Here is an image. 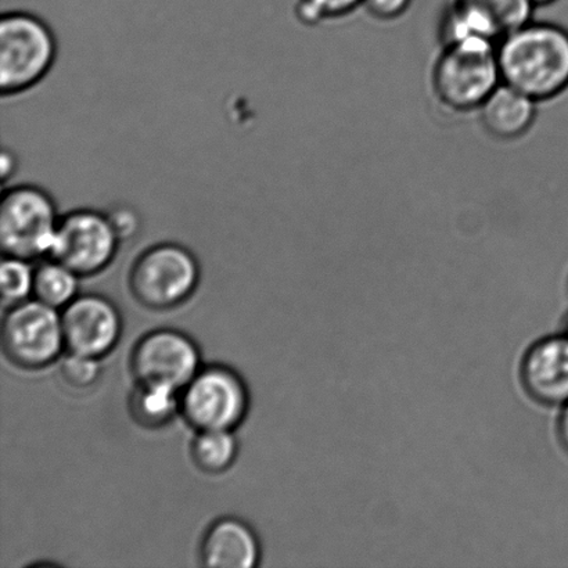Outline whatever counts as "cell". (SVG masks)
<instances>
[{"label":"cell","instance_id":"d6986e66","mask_svg":"<svg viewBox=\"0 0 568 568\" xmlns=\"http://www.w3.org/2000/svg\"><path fill=\"white\" fill-rule=\"evenodd\" d=\"M100 373V359L91 356L69 353L60 364V375L72 388L92 387L99 381Z\"/></svg>","mask_w":568,"mask_h":568},{"label":"cell","instance_id":"9a60e30c","mask_svg":"<svg viewBox=\"0 0 568 568\" xmlns=\"http://www.w3.org/2000/svg\"><path fill=\"white\" fill-rule=\"evenodd\" d=\"M80 292V276L49 258L33 271L32 297L54 310H64Z\"/></svg>","mask_w":568,"mask_h":568},{"label":"cell","instance_id":"2e32d148","mask_svg":"<svg viewBox=\"0 0 568 568\" xmlns=\"http://www.w3.org/2000/svg\"><path fill=\"white\" fill-rule=\"evenodd\" d=\"M181 408V394L169 388L138 384L132 389L130 410L139 426L158 428L172 420Z\"/></svg>","mask_w":568,"mask_h":568},{"label":"cell","instance_id":"7402d4cb","mask_svg":"<svg viewBox=\"0 0 568 568\" xmlns=\"http://www.w3.org/2000/svg\"><path fill=\"white\" fill-rule=\"evenodd\" d=\"M111 222L115 227L116 233L121 237V241H125L128 237H132L133 233L138 231L139 221L133 210L128 207H119L109 211Z\"/></svg>","mask_w":568,"mask_h":568},{"label":"cell","instance_id":"5b68a950","mask_svg":"<svg viewBox=\"0 0 568 568\" xmlns=\"http://www.w3.org/2000/svg\"><path fill=\"white\" fill-rule=\"evenodd\" d=\"M200 282V265L182 244H153L138 255L128 283L139 304L150 310H171L192 297Z\"/></svg>","mask_w":568,"mask_h":568},{"label":"cell","instance_id":"7a4b0ae2","mask_svg":"<svg viewBox=\"0 0 568 568\" xmlns=\"http://www.w3.org/2000/svg\"><path fill=\"white\" fill-rule=\"evenodd\" d=\"M58 59V41L41 17L6 11L0 19V89L14 98L41 83Z\"/></svg>","mask_w":568,"mask_h":568},{"label":"cell","instance_id":"9c48e42d","mask_svg":"<svg viewBox=\"0 0 568 568\" xmlns=\"http://www.w3.org/2000/svg\"><path fill=\"white\" fill-rule=\"evenodd\" d=\"M202 369L196 343L185 333L160 328L139 339L131 355V371L138 384L182 393Z\"/></svg>","mask_w":568,"mask_h":568},{"label":"cell","instance_id":"6da1fadb","mask_svg":"<svg viewBox=\"0 0 568 568\" xmlns=\"http://www.w3.org/2000/svg\"><path fill=\"white\" fill-rule=\"evenodd\" d=\"M503 81L527 97L542 100L568 89V31L555 24L528 22L498 47Z\"/></svg>","mask_w":568,"mask_h":568},{"label":"cell","instance_id":"8992f818","mask_svg":"<svg viewBox=\"0 0 568 568\" xmlns=\"http://www.w3.org/2000/svg\"><path fill=\"white\" fill-rule=\"evenodd\" d=\"M243 378L226 366L202 367L181 393L180 414L194 430H232L248 410Z\"/></svg>","mask_w":568,"mask_h":568},{"label":"cell","instance_id":"ffe728a7","mask_svg":"<svg viewBox=\"0 0 568 568\" xmlns=\"http://www.w3.org/2000/svg\"><path fill=\"white\" fill-rule=\"evenodd\" d=\"M364 4V0H298L295 13L304 24H317L328 17H339Z\"/></svg>","mask_w":568,"mask_h":568},{"label":"cell","instance_id":"8fae6325","mask_svg":"<svg viewBox=\"0 0 568 568\" xmlns=\"http://www.w3.org/2000/svg\"><path fill=\"white\" fill-rule=\"evenodd\" d=\"M531 0H456L444 24L447 43L467 38L503 41L531 22Z\"/></svg>","mask_w":568,"mask_h":568},{"label":"cell","instance_id":"44dd1931","mask_svg":"<svg viewBox=\"0 0 568 568\" xmlns=\"http://www.w3.org/2000/svg\"><path fill=\"white\" fill-rule=\"evenodd\" d=\"M412 0H364L372 16L381 20H394L409 9Z\"/></svg>","mask_w":568,"mask_h":568},{"label":"cell","instance_id":"603a6c76","mask_svg":"<svg viewBox=\"0 0 568 568\" xmlns=\"http://www.w3.org/2000/svg\"><path fill=\"white\" fill-rule=\"evenodd\" d=\"M0 164H2V178L4 182L10 180V178L16 174L17 169H19V160H17V155L9 149H3Z\"/></svg>","mask_w":568,"mask_h":568},{"label":"cell","instance_id":"30bf717a","mask_svg":"<svg viewBox=\"0 0 568 568\" xmlns=\"http://www.w3.org/2000/svg\"><path fill=\"white\" fill-rule=\"evenodd\" d=\"M61 326L69 353L102 359L119 343L122 320L116 306L102 295H78L61 310Z\"/></svg>","mask_w":568,"mask_h":568},{"label":"cell","instance_id":"ac0fdd59","mask_svg":"<svg viewBox=\"0 0 568 568\" xmlns=\"http://www.w3.org/2000/svg\"><path fill=\"white\" fill-rule=\"evenodd\" d=\"M33 271L30 261L3 257L0 266V288L6 310L30 300L33 290Z\"/></svg>","mask_w":568,"mask_h":568},{"label":"cell","instance_id":"4fadbf2b","mask_svg":"<svg viewBox=\"0 0 568 568\" xmlns=\"http://www.w3.org/2000/svg\"><path fill=\"white\" fill-rule=\"evenodd\" d=\"M261 559V545L253 528L235 517L215 521L200 545V560L207 568H253Z\"/></svg>","mask_w":568,"mask_h":568},{"label":"cell","instance_id":"d4e9b609","mask_svg":"<svg viewBox=\"0 0 568 568\" xmlns=\"http://www.w3.org/2000/svg\"><path fill=\"white\" fill-rule=\"evenodd\" d=\"M531 2L536 6H548L558 2V0H531Z\"/></svg>","mask_w":568,"mask_h":568},{"label":"cell","instance_id":"cb8c5ba5","mask_svg":"<svg viewBox=\"0 0 568 568\" xmlns=\"http://www.w3.org/2000/svg\"><path fill=\"white\" fill-rule=\"evenodd\" d=\"M558 437L561 447H564L566 453L568 454V404L564 406V410H561V414L559 416Z\"/></svg>","mask_w":568,"mask_h":568},{"label":"cell","instance_id":"5bb4252c","mask_svg":"<svg viewBox=\"0 0 568 568\" xmlns=\"http://www.w3.org/2000/svg\"><path fill=\"white\" fill-rule=\"evenodd\" d=\"M536 100L503 82L480 108L483 124L499 139L520 138L536 120Z\"/></svg>","mask_w":568,"mask_h":568},{"label":"cell","instance_id":"ba28073f","mask_svg":"<svg viewBox=\"0 0 568 568\" xmlns=\"http://www.w3.org/2000/svg\"><path fill=\"white\" fill-rule=\"evenodd\" d=\"M2 347L11 364L21 369L52 365L65 348L60 312L36 298L10 306L2 322Z\"/></svg>","mask_w":568,"mask_h":568},{"label":"cell","instance_id":"7c38bea8","mask_svg":"<svg viewBox=\"0 0 568 568\" xmlns=\"http://www.w3.org/2000/svg\"><path fill=\"white\" fill-rule=\"evenodd\" d=\"M520 381L525 392L545 406L568 404V337L538 339L523 356Z\"/></svg>","mask_w":568,"mask_h":568},{"label":"cell","instance_id":"3957f363","mask_svg":"<svg viewBox=\"0 0 568 568\" xmlns=\"http://www.w3.org/2000/svg\"><path fill=\"white\" fill-rule=\"evenodd\" d=\"M503 82L498 47L483 38L447 43L433 74L437 97L456 111L480 109Z\"/></svg>","mask_w":568,"mask_h":568},{"label":"cell","instance_id":"52a82bcc","mask_svg":"<svg viewBox=\"0 0 568 568\" xmlns=\"http://www.w3.org/2000/svg\"><path fill=\"white\" fill-rule=\"evenodd\" d=\"M108 213L78 209L60 216L49 258L80 277L93 276L113 263L121 243Z\"/></svg>","mask_w":568,"mask_h":568},{"label":"cell","instance_id":"e0dca14e","mask_svg":"<svg viewBox=\"0 0 568 568\" xmlns=\"http://www.w3.org/2000/svg\"><path fill=\"white\" fill-rule=\"evenodd\" d=\"M192 459L200 470L220 475L235 464L239 444L232 430L197 432L192 443Z\"/></svg>","mask_w":568,"mask_h":568},{"label":"cell","instance_id":"484cf974","mask_svg":"<svg viewBox=\"0 0 568 568\" xmlns=\"http://www.w3.org/2000/svg\"><path fill=\"white\" fill-rule=\"evenodd\" d=\"M565 334L568 337V316L566 317V323H565Z\"/></svg>","mask_w":568,"mask_h":568},{"label":"cell","instance_id":"277c9868","mask_svg":"<svg viewBox=\"0 0 568 568\" xmlns=\"http://www.w3.org/2000/svg\"><path fill=\"white\" fill-rule=\"evenodd\" d=\"M52 194L24 183L6 191L0 200V247L3 257L26 261L49 257L60 221Z\"/></svg>","mask_w":568,"mask_h":568}]
</instances>
